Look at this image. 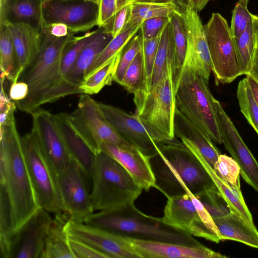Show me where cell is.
Returning a JSON list of instances; mask_svg holds the SVG:
<instances>
[{
  "mask_svg": "<svg viewBox=\"0 0 258 258\" xmlns=\"http://www.w3.org/2000/svg\"><path fill=\"white\" fill-rule=\"evenodd\" d=\"M204 28L216 84L231 83L241 75L228 22L220 14L213 13Z\"/></svg>",
  "mask_w": 258,
  "mask_h": 258,
  "instance_id": "cell-10",
  "label": "cell"
},
{
  "mask_svg": "<svg viewBox=\"0 0 258 258\" xmlns=\"http://www.w3.org/2000/svg\"><path fill=\"white\" fill-rule=\"evenodd\" d=\"M116 10V0H100L98 28H103L111 32Z\"/></svg>",
  "mask_w": 258,
  "mask_h": 258,
  "instance_id": "cell-46",
  "label": "cell"
},
{
  "mask_svg": "<svg viewBox=\"0 0 258 258\" xmlns=\"http://www.w3.org/2000/svg\"><path fill=\"white\" fill-rule=\"evenodd\" d=\"M54 121L65 147L79 164L88 185H91L95 160L92 150L73 124L70 115L64 112L53 114Z\"/></svg>",
  "mask_w": 258,
  "mask_h": 258,
  "instance_id": "cell-20",
  "label": "cell"
},
{
  "mask_svg": "<svg viewBox=\"0 0 258 258\" xmlns=\"http://www.w3.org/2000/svg\"><path fill=\"white\" fill-rule=\"evenodd\" d=\"M122 51L112 57L97 70L84 78L79 87L82 94H96L105 86L111 85Z\"/></svg>",
  "mask_w": 258,
  "mask_h": 258,
  "instance_id": "cell-33",
  "label": "cell"
},
{
  "mask_svg": "<svg viewBox=\"0 0 258 258\" xmlns=\"http://www.w3.org/2000/svg\"><path fill=\"white\" fill-rule=\"evenodd\" d=\"M52 218L39 208L13 235L5 258H40Z\"/></svg>",
  "mask_w": 258,
  "mask_h": 258,
  "instance_id": "cell-14",
  "label": "cell"
},
{
  "mask_svg": "<svg viewBox=\"0 0 258 258\" xmlns=\"http://www.w3.org/2000/svg\"><path fill=\"white\" fill-rule=\"evenodd\" d=\"M69 244L74 258H109L89 244L69 236Z\"/></svg>",
  "mask_w": 258,
  "mask_h": 258,
  "instance_id": "cell-45",
  "label": "cell"
},
{
  "mask_svg": "<svg viewBox=\"0 0 258 258\" xmlns=\"http://www.w3.org/2000/svg\"><path fill=\"white\" fill-rule=\"evenodd\" d=\"M54 178L62 212L73 220L84 223L94 210L89 185L80 166L70 156L67 166Z\"/></svg>",
  "mask_w": 258,
  "mask_h": 258,
  "instance_id": "cell-12",
  "label": "cell"
},
{
  "mask_svg": "<svg viewBox=\"0 0 258 258\" xmlns=\"http://www.w3.org/2000/svg\"><path fill=\"white\" fill-rule=\"evenodd\" d=\"M70 219L69 215L63 212L55 214L40 258H74L65 230V226Z\"/></svg>",
  "mask_w": 258,
  "mask_h": 258,
  "instance_id": "cell-28",
  "label": "cell"
},
{
  "mask_svg": "<svg viewBox=\"0 0 258 258\" xmlns=\"http://www.w3.org/2000/svg\"><path fill=\"white\" fill-rule=\"evenodd\" d=\"M222 240H231L258 249V230L254 225L235 212L213 219Z\"/></svg>",
  "mask_w": 258,
  "mask_h": 258,
  "instance_id": "cell-27",
  "label": "cell"
},
{
  "mask_svg": "<svg viewBox=\"0 0 258 258\" xmlns=\"http://www.w3.org/2000/svg\"><path fill=\"white\" fill-rule=\"evenodd\" d=\"M248 74L258 83V40L255 48L252 67Z\"/></svg>",
  "mask_w": 258,
  "mask_h": 258,
  "instance_id": "cell-52",
  "label": "cell"
},
{
  "mask_svg": "<svg viewBox=\"0 0 258 258\" xmlns=\"http://www.w3.org/2000/svg\"><path fill=\"white\" fill-rule=\"evenodd\" d=\"M180 14L171 18L172 28L169 36L168 60L169 61L174 93L178 87L185 58L187 40Z\"/></svg>",
  "mask_w": 258,
  "mask_h": 258,
  "instance_id": "cell-29",
  "label": "cell"
},
{
  "mask_svg": "<svg viewBox=\"0 0 258 258\" xmlns=\"http://www.w3.org/2000/svg\"><path fill=\"white\" fill-rule=\"evenodd\" d=\"M161 31L157 36L150 39L145 40L141 37L142 51L145 67V86L143 91L141 93L134 96V101L139 99L146 94L149 89L151 75L160 39Z\"/></svg>",
  "mask_w": 258,
  "mask_h": 258,
  "instance_id": "cell-40",
  "label": "cell"
},
{
  "mask_svg": "<svg viewBox=\"0 0 258 258\" xmlns=\"http://www.w3.org/2000/svg\"><path fill=\"white\" fill-rule=\"evenodd\" d=\"M102 151L116 160L131 174L136 183L146 191L155 187V180L150 158L135 146L123 147L102 143Z\"/></svg>",
  "mask_w": 258,
  "mask_h": 258,
  "instance_id": "cell-21",
  "label": "cell"
},
{
  "mask_svg": "<svg viewBox=\"0 0 258 258\" xmlns=\"http://www.w3.org/2000/svg\"><path fill=\"white\" fill-rule=\"evenodd\" d=\"M142 190L116 160L102 151L96 153L91 190L94 210H111L134 203Z\"/></svg>",
  "mask_w": 258,
  "mask_h": 258,
  "instance_id": "cell-5",
  "label": "cell"
},
{
  "mask_svg": "<svg viewBox=\"0 0 258 258\" xmlns=\"http://www.w3.org/2000/svg\"><path fill=\"white\" fill-rule=\"evenodd\" d=\"M233 40L241 75H246L252 67L253 57L258 40V16L252 14V20L246 29L238 37L233 38Z\"/></svg>",
  "mask_w": 258,
  "mask_h": 258,
  "instance_id": "cell-31",
  "label": "cell"
},
{
  "mask_svg": "<svg viewBox=\"0 0 258 258\" xmlns=\"http://www.w3.org/2000/svg\"><path fill=\"white\" fill-rule=\"evenodd\" d=\"M60 1H90L92 2L95 3H97L99 5L100 0H60Z\"/></svg>",
  "mask_w": 258,
  "mask_h": 258,
  "instance_id": "cell-56",
  "label": "cell"
},
{
  "mask_svg": "<svg viewBox=\"0 0 258 258\" xmlns=\"http://www.w3.org/2000/svg\"><path fill=\"white\" fill-rule=\"evenodd\" d=\"M141 26V25H133L126 23L120 32L112 38L96 58L88 71L87 76L97 70L112 57L122 51L140 30Z\"/></svg>",
  "mask_w": 258,
  "mask_h": 258,
  "instance_id": "cell-35",
  "label": "cell"
},
{
  "mask_svg": "<svg viewBox=\"0 0 258 258\" xmlns=\"http://www.w3.org/2000/svg\"><path fill=\"white\" fill-rule=\"evenodd\" d=\"M120 85L134 96L141 93L145 86V67L143 52L138 53L127 69Z\"/></svg>",
  "mask_w": 258,
  "mask_h": 258,
  "instance_id": "cell-38",
  "label": "cell"
},
{
  "mask_svg": "<svg viewBox=\"0 0 258 258\" xmlns=\"http://www.w3.org/2000/svg\"><path fill=\"white\" fill-rule=\"evenodd\" d=\"M130 11V5H128L116 12L111 31L113 37L118 34L125 26L128 19Z\"/></svg>",
  "mask_w": 258,
  "mask_h": 258,
  "instance_id": "cell-48",
  "label": "cell"
},
{
  "mask_svg": "<svg viewBox=\"0 0 258 258\" xmlns=\"http://www.w3.org/2000/svg\"><path fill=\"white\" fill-rule=\"evenodd\" d=\"M113 37L111 32L99 28L95 37L82 50L66 79L71 84L79 87L90 67Z\"/></svg>",
  "mask_w": 258,
  "mask_h": 258,
  "instance_id": "cell-26",
  "label": "cell"
},
{
  "mask_svg": "<svg viewBox=\"0 0 258 258\" xmlns=\"http://www.w3.org/2000/svg\"><path fill=\"white\" fill-rule=\"evenodd\" d=\"M65 230L69 237L89 244L109 258H140L127 238L109 231L71 219Z\"/></svg>",
  "mask_w": 258,
  "mask_h": 258,
  "instance_id": "cell-18",
  "label": "cell"
},
{
  "mask_svg": "<svg viewBox=\"0 0 258 258\" xmlns=\"http://www.w3.org/2000/svg\"><path fill=\"white\" fill-rule=\"evenodd\" d=\"M70 115L74 126L95 154L100 151L102 143L134 146L118 134L106 118L99 102L90 95L81 94L77 108Z\"/></svg>",
  "mask_w": 258,
  "mask_h": 258,
  "instance_id": "cell-11",
  "label": "cell"
},
{
  "mask_svg": "<svg viewBox=\"0 0 258 258\" xmlns=\"http://www.w3.org/2000/svg\"><path fill=\"white\" fill-rule=\"evenodd\" d=\"M158 154L150 158L155 188L167 198L191 194L198 197L216 186L201 162L175 137L157 143Z\"/></svg>",
  "mask_w": 258,
  "mask_h": 258,
  "instance_id": "cell-3",
  "label": "cell"
},
{
  "mask_svg": "<svg viewBox=\"0 0 258 258\" xmlns=\"http://www.w3.org/2000/svg\"><path fill=\"white\" fill-rule=\"evenodd\" d=\"M31 114L32 131L55 176L65 168L70 156L56 125L53 114L40 108Z\"/></svg>",
  "mask_w": 258,
  "mask_h": 258,
  "instance_id": "cell-17",
  "label": "cell"
},
{
  "mask_svg": "<svg viewBox=\"0 0 258 258\" xmlns=\"http://www.w3.org/2000/svg\"><path fill=\"white\" fill-rule=\"evenodd\" d=\"M127 239L140 258L227 257L204 245L192 246L166 242Z\"/></svg>",
  "mask_w": 258,
  "mask_h": 258,
  "instance_id": "cell-22",
  "label": "cell"
},
{
  "mask_svg": "<svg viewBox=\"0 0 258 258\" xmlns=\"http://www.w3.org/2000/svg\"><path fill=\"white\" fill-rule=\"evenodd\" d=\"M46 0H0V24L23 23L43 30L42 7Z\"/></svg>",
  "mask_w": 258,
  "mask_h": 258,
  "instance_id": "cell-25",
  "label": "cell"
},
{
  "mask_svg": "<svg viewBox=\"0 0 258 258\" xmlns=\"http://www.w3.org/2000/svg\"><path fill=\"white\" fill-rule=\"evenodd\" d=\"M43 31L54 38L66 37L71 33L68 27L60 23L52 24L44 28Z\"/></svg>",
  "mask_w": 258,
  "mask_h": 258,
  "instance_id": "cell-50",
  "label": "cell"
},
{
  "mask_svg": "<svg viewBox=\"0 0 258 258\" xmlns=\"http://www.w3.org/2000/svg\"><path fill=\"white\" fill-rule=\"evenodd\" d=\"M84 223L126 238L192 246L203 245L192 235L166 224L162 218L143 213L134 203L116 209L93 213L85 218Z\"/></svg>",
  "mask_w": 258,
  "mask_h": 258,
  "instance_id": "cell-4",
  "label": "cell"
},
{
  "mask_svg": "<svg viewBox=\"0 0 258 258\" xmlns=\"http://www.w3.org/2000/svg\"><path fill=\"white\" fill-rule=\"evenodd\" d=\"M210 0H189L191 8L197 12H200L204 9Z\"/></svg>",
  "mask_w": 258,
  "mask_h": 258,
  "instance_id": "cell-54",
  "label": "cell"
},
{
  "mask_svg": "<svg viewBox=\"0 0 258 258\" xmlns=\"http://www.w3.org/2000/svg\"><path fill=\"white\" fill-rule=\"evenodd\" d=\"M215 98L209 81L190 71H183L175 93L176 108L215 143L221 144Z\"/></svg>",
  "mask_w": 258,
  "mask_h": 258,
  "instance_id": "cell-7",
  "label": "cell"
},
{
  "mask_svg": "<svg viewBox=\"0 0 258 258\" xmlns=\"http://www.w3.org/2000/svg\"><path fill=\"white\" fill-rule=\"evenodd\" d=\"M246 78L258 105V83L248 74L246 75Z\"/></svg>",
  "mask_w": 258,
  "mask_h": 258,
  "instance_id": "cell-53",
  "label": "cell"
},
{
  "mask_svg": "<svg viewBox=\"0 0 258 258\" xmlns=\"http://www.w3.org/2000/svg\"><path fill=\"white\" fill-rule=\"evenodd\" d=\"M249 0H238L232 13L230 31L233 39L238 37L246 29L252 20L248 10Z\"/></svg>",
  "mask_w": 258,
  "mask_h": 258,
  "instance_id": "cell-42",
  "label": "cell"
},
{
  "mask_svg": "<svg viewBox=\"0 0 258 258\" xmlns=\"http://www.w3.org/2000/svg\"><path fill=\"white\" fill-rule=\"evenodd\" d=\"M174 2L173 0H116V10L135 3Z\"/></svg>",
  "mask_w": 258,
  "mask_h": 258,
  "instance_id": "cell-51",
  "label": "cell"
},
{
  "mask_svg": "<svg viewBox=\"0 0 258 258\" xmlns=\"http://www.w3.org/2000/svg\"><path fill=\"white\" fill-rule=\"evenodd\" d=\"M222 143L238 165L244 181L258 192V162L218 100L215 99Z\"/></svg>",
  "mask_w": 258,
  "mask_h": 258,
  "instance_id": "cell-16",
  "label": "cell"
},
{
  "mask_svg": "<svg viewBox=\"0 0 258 258\" xmlns=\"http://www.w3.org/2000/svg\"><path fill=\"white\" fill-rule=\"evenodd\" d=\"M237 98L241 112L258 135V105L246 77L238 83Z\"/></svg>",
  "mask_w": 258,
  "mask_h": 258,
  "instance_id": "cell-37",
  "label": "cell"
},
{
  "mask_svg": "<svg viewBox=\"0 0 258 258\" xmlns=\"http://www.w3.org/2000/svg\"><path fill=\"white\" fill-rule=\"evenodd\" d=\"M74 34L54 38L44 32L41 49L35 60L20 74L18 81L29 87L27 97L14 102L17 108L31 114L43 104L55 102L67 96L82 94L78 87L62 75L60 62L64 50Z\"/></svg>",
  "mask_w": 258,
  "mask_h": 258,
  "instance_id": "cell-2",
  "label": "cell"
},
{
  "mask_svg": "<svg viewBox=\"0 0 258 258\" xmlns=\"http://www.w3.org/2000/svg\"><path fill=\"white\" fill-rule=\"evenodd\" d=\"M142 49L141 34L135 35L122 52L113 81L120 85L128 67Z\"/></svg>",
  "mask_w": 258,
  "mask_h": 258,
  "instance_id": "cell-43",
  "label": "cell"
},
{
  "mask_svg": "<svg viewBox=\"0 0 258 258\" xmlns=\"http://www.w3.org/2000/svg\"><path fill=\"white\" fill-rule=\"evenodd\" d=\"M181 13L174 2L135 3L130 5V11L126 23L141 25L146 20L165 17L171 18Z\"/></svg>",
  "mask_w": 258,
  "mask_h": 258,
  "instance_id": "cell-32",
  "label": "cell"
},
{
  "mask_svg": "<svg viewBox=\"0 0 258 258\" xmlns=\"http://www.w3.org/2000/svg\"><path fill=\"white\" fill-rule=\"evenodd\" d=\"M24 158L39 208L54 214L62 212L54 175L32 131L21 137Z\"/></svg>",
  "mask_w": 258,
  "mask_h": 258,
  "instance_id": "cell-8",
  "label": "cell"
},
{
  "mask_svg": "<svg viewBox=\"0 0 258 258\" xmlns=\"http://www.w3.org/2000/svg\"><path fill=\"white\" fill-rule=\"evenodd\" d=\"M179 7L181 13L184 12L188 8L191 7L189 0H173Z\"/></svg>",
  "mask_w": 258,
  "mask_h": 258,
  "instance_id": "cell-55",
  "label": "cell"
},
{
  "mask_svg": "<svg viewBox=\"0 0 258 258\" xmlns=\"http://www.w3.org/2000/svg\"><path fill=\"white\" fill-rule=\"evenodd\" d=\"M170 19L171 18L160 17L145 20L140 28L142 38L148 40L155 37Z\"/></svg>",
  "mask_w": 258,
  "mask_h": 258,
  "instance_id": "cell-47",
  "label": "cell"
},
{
  "mask_svg": "<svg viewBox=\"0 0 258 258\" xmlns=\"http://www.w3.org/2000/svg\"><path fill=\"white\" fill-rule=\"evenodd\" d=\"M213 219L224 217L232 212L217 188L206 191L196 197Z\"/></svg>",
  "mask_w": 258,
  "mask_h": 258,
  "instance_id": "cell-41",
  "label": "cell"
},
{
  "mask_svg": "<svg viewBox=\"0 0 258 258\" xmlns=\"http://www.w3.org/2000/svg\"><path fill=\"white\" fill-rule=\"evenodd\" d=\"M179 16L187 40L182 71H190L209 81L212 72V62L204 25L198 12L191 7L180 13Z\"/></svg>",
  "mask_w": 258,
  "mask_h": 258,
  "instance_id": "cell-15",
  "label": "cell"
},
{
  "mask_svg": "<svg viewBox=\"0 0 258 258\" xmlns=\"http://www.w3.org/2000/svg\"><path fill=\"white\" fill-rule=\"evenodd\" d=\"M107 120L125 141L149 158L158 154L159 148L135 114L111 105L99 102Z\"/></svg>",
  "mask_w": 258,
  "mask_h": 258,
  "instance_id": "cell-19",
  "label": "cell"
},
{
  "mask_svg": "<svg viewBox=\"0 0 258 258\" xmlns=\"http://www.w3.org/2000/svg\"><path fill=\"white\" fill-rule=\"evenodd\" d=\"M98 31V29L86 33L81 36H74L68 44L60 62L61 71L65 78L80 52L95 37Z\"/></svg>",
  "mask_w": 258,
  "mask_h": 258,
  "instance_id": "cell-39",
  "label": "cell"
},
{
  "mask_svg": "<svg viewBox=\"0 0 258 258\" xmlns=\"http://www.w3.org/2000/svg\"><path fill=\"white\" fill-rule=\"evenodd\" d=\"M213 169L216 174L231 184H240V168L232 157L220 154Z\"/></svg>",
  "mask_w": 258,
  "mask_h": 258,
  "instance_id": "cell-44",
  "label": "cell"
},
{
  "mask_svg": "<svg viewBox=\"0 0 258 258\" xmlns=\"http://www.w3.org/2000/svg\"><path fill=\"white\" fill-rule=\"evenodd\" d=\"M0 68L1 74L11 84L18 81L20 72L17 54L9 31L3 24H0Z\"/></svg>",
  "mask_w": 258,
  "mask_h": 258,
  "instance_id": "cell-34",
  "label": "cell"
},
{
  "mask_svg": "<svg viewBox=\"0 0 258 258\" xmlns=\"http://www.w3.org/2000/svg\"><path fill=\"white\" fill-rule=\"evenodd\" d=\"M98 17L99 5L90 1L46 0L42 7L43 29L60 23L74 34L98 26Z\"/></svg>",
  "mask_w": 258,
  "mask_h": 258,
  "instance_id": "cell-13",
  "label": "cell"
},
{
  "mask_svg": "<svg viewBox=\"0 0 258 258\" xmlns=\"http://www.w3.org/2000/svg\"><path fill=\"white\" fill-rule=\"evenodd\" d=\"M1 195L9 205L13 235L39 207L22 151L14 114L0 126Z\"/></svg>",
  "mask_w": 258,
  "mask_h": 258,
  "instance_id": "cell-1",
  "label": "cell"
},
{
  "mask_svg": "<svg viewBox=\"0 0 258 258\" xmlns=\"http://www.w3.org/2000/svg\"><path fill=\"white\" fill-rule=\"evenodd\" d=\"M191 151L204 165L231 211L236 212L249 222L253 223L252 215L243 199L240 189V184H231L216 174L213 168L198 152L194 150Z\"/></svg>",
  "mask_w": 258,
  "mask_h": 258,
  "instance_id": "cell-30",
  "label": "cell"
},
{
  "mask_svg": "<svg viewBox=\"0 0 258 258\" xmlns=\"http://www.w3.org/2000/svg\"><path fill=\"white\" fill-rule=\"evenodd\" d=\"M134 102L136 107L135 114L156 143L175 138L176 107L168 58L166 69L156 87Z\"/></svg>",
  "mask_w": 258,
  "mask_h": 258,
  "instance_id": "cell-6",
  "label": "cell"
},
{
  "mask_svg": "<svg viewBox=\"0 0 258 258\" xmlns=\"http://www.w3.org/2000/svg\"><path fill=\"white\" fill-rule=\"evenodd\" d=\"M174 132L175 138H179L189 149L198 152L213 168L220 155L218 149L210 137L190 121L176 107Z\"/></svg>",
  "mask_w": 258,
  "mask_h": 258,
  "instance_id": "cell-23",
  "label": "cell"
},
{
  "mask_svg": "<svg viewBox=\"0 0 258 258\" xmlns=\"http://www.w3.org/2000/svg\"><path fill=\"white\" fill-rule=\"evenodd\" d=\"M29 93L28 84L23 81H18L11 84L9 90L10 98L14 102L25 99Z\"/></svg>",
  "mask_w": 258,
  "mask_h": 258,
  "instance_id": "cell-49",
  "label": "cell"
},
{
  "mask_svg": "<svg viewBox=\"0 0 258 258\" xmlns=\"http://www.w3.org/2000/svg\"><path fill=\"white\" fill-rule=\"evenodd\" d=\"M162 218L166 224L193 236L219 243L220 232L201 201L191 194L167 198Z\"/></svg>",
  "mask_w": 258,
  "mask_h": 258,
  "instance_id": "cell-9",
  "label": "cell"
},
{
  "mask_svg": "<svg viewBox=\"0 0 258 258\" xmlns=\"http://www.w3.org/2000/svg\"><path fill=\"white\" fill-rule=\"evenodd\" d=\"M172 24L170 19L163 27L161 31L160 39L151 75L150 88L147 93L156 87L166 69L168 58L169 36Z\"/></svg>",
  "mask_w": 258,
  "mask_h": 258,
  "instance_id": "cell-36",
  "label": "cell"
},
{
  "mask_svg": "<svg viewBox=\"0 0 258 258\" xmlns=\"http://www.w3.org/2000/svg\"><path fill=\"white\" fill-rule=\"evenodd\" d=\"M5 24L10 34L17 54L20 75L39 53L44 38L43 30L23 23Z\"/></svg>",
  "mask_w": 258,
  "mask_h": 258,
  "instance_id": "cell-24",
  "label": "cell"
}]
</instances>
